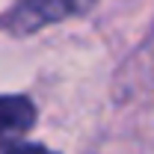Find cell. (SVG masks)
<instances>
[{
	"label": "cell",
	"mask_w": 154,
	"mask_h": 154,
	"mask_svg": "<svg viewBox=\"0 0 154 154\" xmlns=\"http://www.w3.org/2000/svg\"><path fill=\"white\" fill-rule=\"evenodd\" d=\"M92 3L95 0H24L12 12L9 27L15 33H33V30L45 27V24H54V21L86 12Z\"/></svg>",
	"instance_id": "6da1fadb"
},
{
	"label": "cell",
	"mask_w": 154,
	"mask_h": 154,
	"mask_svg": "<svg viewBox=\"0 0 154 154\" xmlns=\"http://www.w3.org/2000/svg\"><path fill=\"white\" fill-rule=\"evenodd\" d=\"M36 122V107L24 95H0V151L15 145Z\"/></svg>",
	"instance_id": "7a4b0ae2"
},
{
	"label": "cell",
	"mask_w": 154,
	"mask_h": 154,
	"mask_svg": "<svg viewBox=\"0 0 154 154\" xmlns=\"http://www.w3.org/2000/svg\"><path fill=\"white\" fill-rule=\"evenodd\" d=\"M6 154H57V151H51V148H45V145H9L6 148Z\"/></svg>",
	"instance_id": "3957f363"
}]
</instances>
